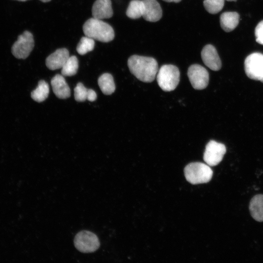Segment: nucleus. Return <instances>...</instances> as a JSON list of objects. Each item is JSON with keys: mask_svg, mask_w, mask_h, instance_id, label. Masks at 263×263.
<instances>
[{"mask_svg": "<svg viewBox=\"0 0 263 263\" xmlns=\"http://www.w3.org/2000/svg\"><path fill=\"white\" fill-rule=\"evenodd\" d=\"M131 73L137 79L144 82H151L158 72V63L151 57L133 55L128 60Z\"/></svg>", "mask_w": 263, "mask_h": 263, "instance_id": "nucleus-1", "label": "nucleus"}, {"mask_svg": "<svg viewBox=\"0 0 263 263\" xmlns=\"http://www.w3.org/2000/svg\"><path fill=\"white\" fill-rule=\"evenodd\" d=\"M83 31L86 36L102 42H110L114 38L113 29L110 24L94 18L84 23Z\"/></svg>", "mask_w": 263, "mask_h": 263, "instance_id": "nucleus-2", "label": "nucleus"}, {"mask_svg": "<svg viewBox=\"0 0 263 263\" xmlns=\"http://www.w3.org/2000/svg\"><path fill=\"white\" fill-rule=\"evenodd\" d=\"M184 173L187 180L194 185L207 183L213 175L209 166L200 162L189 163L185 168Z\"/></svg>", "mask_w": 263, "mask_h": 263, "instance_id": "nucleus-3", "label": "nucleus"}, {"mask_svg": "<svg viewBox=\"0 0 263 263\" xmlns=\"http://www.w3.org/2000/svg\"><path fill=\"white\" fill-rule=\"evenodd\" d=\"M180 80V71L173 65L166 64L162 66L157 75L158 85L164 91L170 92L177 86Z\"/></svg>", "mask_w": 263, "mask_h": 263, "instance_id": "nucleus-4", "label": "nucleus"}, {"mask_svg": "<svg viewBox=\"0 0 263 263\" xmlns=\"http://www.w3.org/2000/svg\"><path fill=\"white\" fill-rule=\"evenodd\" d=\"M74 244L77 250L84 253L93 252L100 245L97 236L87 230H82L76 234L74 239Z\"/></svg>", "mask_w": 263, "mask_h": 263, "instance_id": "nucleus-5", "label": "nucleus"}, {"mask_svg": "<svg viewBox=\"0 0 263 263\" xmlns=\"http://www.w3.org/2000/svg\"><path fill=\"white\" fill-rule=\"evenodd\" d=\"M34 47L33 35L25 31L18 37L17 40L12 47V53L18 59H25L30 54Z\"/></svg>", "mask_w": 263, "mask_h": 263, "instance_id": "nucleus-6", "label": "nucleus"}, {"mask_svg": "<svg viewBox=\"0 0 263 263\" xmlns=\"http://www.w3.org/2000/svg\"><path fill=\"white\" fill-rule=\"evenodd\" d=\"M244 70L247 76L263 82V54L253 53L244 60Z\"/></svg>", "mask_w": 263, "mask_h": 263, "instance_id": "nucleus-7", "label": "nucleus"}, {"mask_svg": "<svg viewBox=\"0 0 263 263\" xmlns=\"http://www.w3.org/2000/svg\"><path fill=\"white\" fill-rule=\"evenodd\" d=\"M225 152V145L210 140L206 146L204 160L209 166H216L221 162Z\"/></svg>", "mask_w": 263, "mask_h": 263, "instance_id": "nucleus-8", "label": "nucleus"}, {"mask_svg": "<svg viewBox=\"0 0 263 263\" xmlns=\"http://www.w3.org/2000/svg\"><path fill=\"white\" fill-rule=\"evenodd\" d=\"M188 76L192 86L196 90L205 89L208 84V73L200 65H191L188 70Z\"/></svg>", "mask_w": 263, "mask_h": 263, "instance_id": "nucleus-9", "label": "nucleus"}, {"mask_svg": "<svg viewBox=\"0 0 263 263\" xmlns=\"http://www.w3.org/2000/svg\"><path fill=\"white\" fill-rule=\"evenodd\" d=\"M201 57L204 63L211 70H219L222 63L216 48L211 44L204 47L201 52Z\"/></svg>", "mask_w": 263, "mask_h": 263, "instance_id": "nucleus-10", "label": "nucleus"}, {"mask_svg": "<svg viewBox=\"0 0 263 263\" xmlns=\"http://www.w3.org/2000/svg\"><path fill=\"white\" fill-rule=\"evenodd\" d=\"M69 57V53L67 49H58L46 58V65L51 70L62 68Z\"/></svg>", "mask_w": 263, "mask_h": 263, "instance_id": "nucleus-11", "label": "nucleus"}, {"mask_svg": "<svg viewBox=\"0 0 263 263\" xmlns=\"http://www.w3.org/2000/svg\"><path fill=\"white\" fill-rule=\"evenodd\" d=\"M144 4V19L148 21L156 22L162 17V10L156 0H142Z\"/></svg>", "mask_w": 263, "mask_h": 263, "instance_id": "nucleus-12", "label": "nucleus"}, {"mask_svg": "<svg viewBox=\"0 0 263 263\" xmlns=\"http://www.w3.org/2000/svg\"><path fill=\"white\" fill-rule=\"evenodd\" d=\"M92 13L93 17L103 19H109L113 15L111 0H96L94 3Z\"/></svg>", "mask_w": 263, "mask_h": 263, "instance_id": "nucleus-13", "label": "nucleus"}, {"mask_svg": "<svg viewBox=\"0 0 263 263\" xmlns=\"http://www.w3.org/2000/svg\"><path fill=\"white\" fill-rule=\"evenodd\" d=\"M51 83L53 92L58 98L66 99L70 97V89L63 75L59 74L55 75L52 78Z\"/></svg>", "mask_w": 263, "mask_h": 263, "instance_id": "nucleus-14", "label": "nucleus"}, {"mask_svg": "<svg viewBox=\"0 0 263 263\" xmlns=\"http://www.w3.org/2000/svg\"><path fill=\"white\" fill-rule=\"evenodd\" d=\"M240 19L239 14L236 12H225L220 18L222 28L226 32L233 30L238 25Z\"/></svg>", "mask_w": 263, "mask_h": 263, "instance_id": "nucleus-15", "label": "nucleus"}, {"mask_svg": "<svg viewBox=\"0 0 263 263\" xmlns=\"http://www.w3.org/2000/svg\"><path fill=\"white\" fill-rule=\"evenodd\" d=\"M249 210L252 218L257 221L263 222V195L254 196L249 203Z\"/></svg>", "mask_w": 263, "mask_h": 263, "instance_id": "nucleus-16", "label": "nucleus"}, {"mask_svg": "<svg viewBox=\"0 0 263 263\" xmlns=\"http://www.w3.org/2000/svg\"><path fill=\"white\" fill-rule=\"evenodd\" d=\"M98 84L102 93L106 95L113 94L115 89L113 78L109 73H104L98 79Z\"/></svg>", "mask_w": 263, "mask_h": 263, "instance_id": "nucleus-17", "label": "nucleus"}, {"mask_svg": "<svg viewBox=\"0 0 263 263\" xmlns=\"http://www.w3.org/2000/svg\"><path fill=\"white\" fill-rule=\"evenodd\" d=\"M144 4L143 0H132L126 11V15L132 19H137L143 16Z\"/></svg>", "mask_w": 263, "mask_h": 263, "instance_id": "nucleus-18", "label": "nucleus"}, {"mask_svg": "<svg viewBox=\"0 0 263 263\" xmlns=\"http://www.w3.org/2000/svg\"><path fill=\"white\" fill-rule=\"evenodd\" d=\"M49 94V87L48 83L45 81L41 80L38 82L37 88L32 92L31 95L34 100L41 102L48 97Z\"/></svg>", "mask_w": 263, "mask_h": 263, "instance_id": "nucleus-19", "label": "nucleus"}, {"mask_svg": "<svg viewBox=\"0 0 263 263\" xmlns=\"http://www.w3.org/2000/svg\"><path fill=\"white\" fill-rule=\"evenodd\" d=\"M78 68V61L75 56H69L61 68V75L63 76L75 75Z\"/></svg>", "mask_w": 263, "mask_h": 263, "instance_id": "nucleus-20", "label": "nucleus"}, {"mask_svg": "<svg viewBox=\"0 0 263 263\" xmlns=\"http://www.w3.org/2000/svg\"><path fill=\"white\" fill-rule=\"evenodd\" d=\"M94 45V40L85 36L81 38L77 45L76 51L79 55H84L93 50Z\"/></svg>", "mask_w": 263, "mask_h": 263, "instance_id": "nucleus-21", "label": "nucleus"}, {"mask_svg": "<svg viewBox=\"0 0 263 263\" xmlns=\"http://www.w3.org/2000/svg\"><path fill=\"white\" fill-rule=\"evenodd\" d=\"M225 0H204V7L210 14H215L219 13L223 9Z\"/></svg>", "mask_w": 263, "mask_h": 263, "instance_id": "nucleus-22", "label": "nucleus"}, {"mask_svg": "<svg viewBox=\"0 0 263 263\" xmlns=\"http://www.w3.org/2000/svg\"><path fill=\"white\" fill-rule=\"evenodd\" d=\"M88 89L83 84L78 83L74 89V96L75 100L78 102H83L87 100Z\"/></svg>", "mask_w": 263, "mask_h": 263, "instance_id": "nucleus-23", "label": "nucleus"}, {"mask_svg": "<svg viewBox=\"0 0 263 263\" xmlns=\"http://www.w3.org/2000/svg\"><path fill=\"white\" fill-rule=\"evenodd\" d=\"M255 36L256 41L263 45V20L261 21L255 29Z\"/></svg>", "mask_w": 263, "mask_h": 263, "instance_id": "nucleus-24", "label": "nucleus"}, {"mask_svg": "<svg viewBox=\"0 0 263 263\" xmlns=\"http://www.w3.org/2000/svg\"><path fill=\"white\" fill-rule=\"evenodd\" d=\"M97 98L96 93L92 89H88V94L87 100L90 101H94Z\"/></svg>", "mask_w": 263, "mask_h": 263, "instance_id": "nucleus-25", "label": "nucleus"}, {"mask_svg": "<svg viewBox=\"0 0 263 263\" xmlns=\"http://www.w3.org/2000/svg\"><path fill=\"white\" fill-rule=\"evenodd\" d=\"M163 0L165 1L166 2H174L176 3L179 2L180 1H181V0Z\"/></svg>", "mask_w": 263, "mask_h": 263, "instance_id": "nucleus-26", "label": "nucleus"}, {"mask_svg": "<svg viewBox=\"0 0 263 263\" xmlns=\"http://www.w3.org/2000/svg\"><path fill=\"white\" fill-rule=\"evenodd\" d=\"M43 2H47L50 1L51 0H40Z\"/></svg>", "mask_w": 263, "mask_h": 263, "instance_id": "nucleus-27", "label": "nucleus"}, {"mask_svg": "<svg viewBox=\"0 0 263 263\" xmlns=\"http://www.w3.org/2000/svg\"><path fill=\"white\" fill-rule=\"evenodd\" d=\"M18 1H26V0H17Z\"/></svg>", "mask_w": 263, "mask_h": 263, "instance_id": "nucleus-28", "label": "nucleus"}, {"mask_svg": "<svg viewBox=\"0 0 263 263\" xmlns=\"http://www.w3.org/2000/svg\"><path fill=\"white\" fill-rule=\"evenodd\" d=\"M227 1H235L236 0H226Z\"/></svg>", "mask_w": 263, "mask_h": 263, "instance_id": "nucleus-29", "label": "nucleus"}]
</instances>
